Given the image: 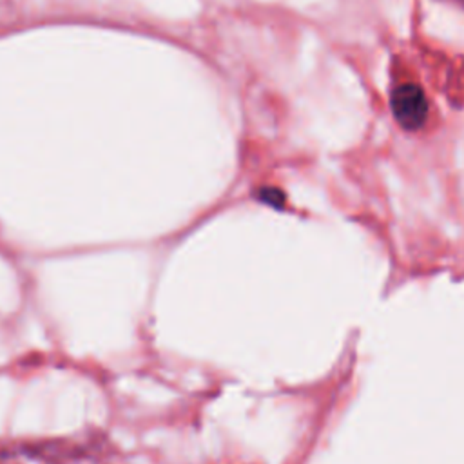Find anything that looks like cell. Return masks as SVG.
<instances>
[{
  "label": "cell",
  "instance_id": "obj_1",
  "mask_svg": "<svg viewBox=\"0 0 464 464\" xmlns=\"http://www.w3.org/2000/svg\"><path fill=\"white\" fill-rule=\"evenodd\" d=\"M392 113L397 124L406 131L424 126L428 117V100L424 91L415 84H402L392 93Z\"/></svg>",
  "mask_w": 464,
  "mask_h": 464
}]
</instances>
